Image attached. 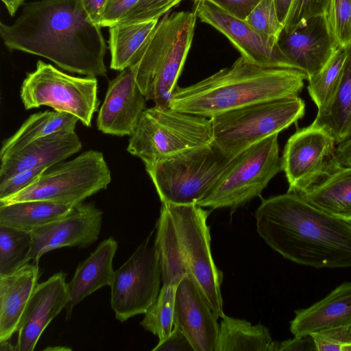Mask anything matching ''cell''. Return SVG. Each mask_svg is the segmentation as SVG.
Returning a JSON list of instances; mask_svg holds the SVG:
<instances>
[{"instance_id": "23", "label": "cell", "mask_w": 351, "mask_h": 351, "mask_svg": "<svg viewBox=\"0 0 351 351\" xmlns=\"http://www.w3.org/2000/svg\"><path fill=\"white\" fill-rule=\"evenodd\" d=\"M118 247L113 237L102 241L84 261L77 265L67 283L69 302L65 306L69 319L75 305L102 287L111 285L114 270L112 261Z\"/></svg>"}, {"instance_id": "39", "label": "cell", "mask_w": 351, "mask_h": 351, "mask_svg": "<svg viewBox=\"0 0 351 351\" xmlns=\"http://www.w3.org/2000/svg\"><path fill=\"white\" fill-rule=\"evenodd\" d=\"M140 0H108L100 27H110L121 22Z\"/></svg>"}, {"instance_id": "38", "label": "cell", "mask_w": 351, "mask_h": 351, "mask_svg": "<svg viewBox=\"0 0 351 351\" xmlns=\"http://www.w3.org/2000/svg\"><path fill=\"white\" fill-rule=\"evenodd\" d=\"M49 168L42 166L27 169L0 182V199L7 198L29 186Z\"/></svg>"}, {"instance_id": "47", "label": "cell", "mask_w": 351, "mask_h": 351, "mask_svg": "<svg viewBox=\"0 0 351 351\" xmlns=\"http://www.w3.org/2000/svg\"><path fill=\"white\" fill-rule=\"evenodd\" d=\"M350 221H351V219H350Z\"/></svg>"}, {"instance_id": "35", "label": "cell", "mask_w": 351, "mask_h": 351, "mask_svg": "<svg viewBox=\"0 0 351 351\" xmlns=\"http://www.w3.org/2000/svg\"><path fill=\"white\" fill-rule=\"evenodd\" d=\"M316 351H351V324L311 334Z\"/></svg>"}, {"instance_id": "16", "label": "cell", "mask_w": 351, "mask_h": 351, "mask_svg": "<svg viewBox=\"0 0 351 351\" xmlns=\"http://www.w3.org/2000/svg\"><path fill=\"white\" fill-rule=\"evenodd\" d=\"M278 45L307 80L319 72L340 47L327 14L305 19L291 29L282 30Z\"/></svg>"}, {"instance_id": "26", "label": "cell", "mask_w": 351, "mask_h": 351, "mask_svg": "<svg viewBox=\"0 0 351 351\" xmlns=\"http://www.w3.org/2000/svg\"><path fill=\"white\" fill-rule=\"evenodd\" d=\"M78 121L71 114L56 110L32 114L12 136L4 140L0 149V158L36 139L74 132Z\"/></svg>"}, {"instance_id": "31", "label": "cell", "mask_w": 351, "mask_h": 351, "mask_svg": "<svg viewBox=\"0 0 351 351\" xmlns=\"http://www.w3.org/2000/svg\"><path fill=\"white\" fill-rule=\"evenodd\" d=\"M31 232L0 225V276L15 271L29 263Z\"/></svg>"}, {"instance_id": "28", "label": "cell", "mask_w": 351, "mask_h": 351, "mask_svg": "<svg viewBox=\"0 0 351 351\" xmlns=\"http://www.w3.org/2000/svg\"><path fill=\"white\" fill-rule=\"evenodd\" d=\"M158 20L119 23L109 27L110 69L121 71L131 66L155 29Z\"/></svg>"}, {"instance_id": "5", "label": "cell", "mask_w": 351, "mask_h": 351, "mask_svg": "<svg viewBox=\"0 0 351 351\" xmlns=\"http://www.w3.org/2000/svg\"><path fill=\"white\" fill-rule=\"evenodd\" d=\"M197 15L181 11L159 21L130 67L146 100L169 107L193 41Z\"/></svg>"}, {"instance_id": "24", "label": "cell", "mask_w": 351, "mask_h": 351, "mask_svg": "<svg viewBox=\"0 0 351 351\" xmlns=\"http://www.w3.org/2000/svg\"><path fill=\"white\" fill-rule=\"evenodd\" d=\"M346 58L341 80L330 102L312 123L328 131L336 144L351 138V44L346 47Z\"/></svg>"}, {"instance_id": "10", "label": "cell", "mask_w": 351, "mask_h": 351, "mask_svg": "<svg viewBox=\"0 0 351 351\" xmlns=\"http://www.w3.org/2000/svg\"><path fill=\"white\" fill-rule=\"evenodd\" d=\"M278 136H270L234 157L214 188L197 205L234 210L260 196L269 181L282 171Z\"/></svg>"}, {"instance_id": "14", "label": "cell", "mask_w": 351, "mask_h": 351, "mask_svg": "<svg viewBox=\"0 0 351 351\" xmlns=\"http://www.w3.org/2000/svg\"><path fill=\"white\" fill-rule=\"evenodd\" d=\"M197 17L226 36L241 56L259 66L298 69L284 54L278 41L263 36L245 20L227 13L209 0H194Z\"/></svg>"}, {"instance_id": "43", "label": "cell", "mask_w": 351, "mask_h": 351, "mask_svg": "<svg viewBox=\"0 0 351 351\" xmlns=\"http://www.w3.org/2000/svg\"><path fill=\"white\" fill-rule=\"evenodd\" d=\"M316 350L311 336L294 338L277 342V351Z\"/></svg>"}, {"instance_id": "17", "label": "cell", "mask_w": 351, "mask_h": 351, "mask_svg": "<svg viewBox=\"0 0 351 351\" xmlns=\"http://www.w3.org/2000/svg\"><path fill=\"white\" fill-rule=\"evenodd\" d=\"M146 101L132 68L121 71L108 84L98 112L97 129L106 134L130 136L147 108Z\"/></svg>"}, {"instance_id": "41", "label": "cell", "mask_w": 351, "mask_h": 351, "mask_svg": "<svg viewBox=\"0 0 351 351\" xmlns=\"http://www.w3.org/2000/svg\"><path fill=\"white\" fill-rule=\"evenodd\" d=\"M153 351H195L185 335L177 327L152 349Z\"/></svg>"}, {"instance_id": "32", "label": "cell", "mask_w": 351, "mask_h": 351, "mask_svg": "<svg viewBox=\"0 0 351 351\" xmlns=\"http://www.w3.org/2000/svg\"><path fill=\"white\" fill-rule=\"evenodd\" d=\"M177 288V286L162 285L156 300L146 311L140 323L146 330L157 336L159 341L167 337L173 328Z\"/></svg>"}, {"instance_id": "18", "label": "cell", "mask_w": 351, "mask_h": 351, "mask_svg": "<svg viewBox=\"0 0 351 351\" xmlns=\"http://www.w3.org/2000/svg\"><path fill=\"white\" fill-rule=\"evenodd\" d=\"M66 276L58 272L37 284L17 330L16 350H34L47 326L65 308L69 302Z\"/></svg>"}, {"instance_id": "44", "label": "cell", "mask_w": 351, "mask_h": 351, "mask_svg": "<svg viewBox=\"0 0 351 351\" xmlns=\"http://www.w3.org/2000/svg\"><path fill=\"white\" fill-rule=\"evenodd\" d=\"M335 158L339 167H351V138L339 144L336 148Z\"/></svg>"}, {"instance_id": "29", "label": "cell", "mask_w": 351, "mask_h": 351, "mask_svg": "<svg viewBox=\"0 0 351 351\" xmlns=\"http://www.w3.org/2000/svg\"><path fill=\"white\" fill-rule=\"evenodd\" d=\"M73 206L42 200L0 204V225L32 232L64 215Z\"/></svg>"}, {"instance_id": "13", "label": "cell", "mask_w": 351, "mask_h": 351, "mask_svg": "<svg viewBox=\"0 0 351 351\" xmlns=\"http://www.w3.org/2000/svg\"><path fill=\"white\" fill-rule=\"evenodd\" d=\"M335 145L328 131L313 123L297 130L288 139L281 158L287 192L303 193L339 168Z\"/></svg>"}, {"instance_id": "12", "label": "cell", "mask_w": 351, "mask_h": 351, "mask_svg": "<svg viewBox=\"0 0 351 351\" xmlns=\"http://www.w3.org/2000/svg\"><path fill=\"white\" fill-rule=\"evenodd\" d=\"M152 234L114 271L110 304L121 322L145 314L160 293L161 267L156 247L149 245Z\"/></svg>"}, {"instance_id": "42", "label": "cell", "mask_w": 351, "mask_h": 351, "mask_svg": "<svg viewBox=\"0 0 351 351\" xmlns=\"http://www.w3.org/2000/svg\"><path fill=\"white\" fill-rule=\"evenodd\" d=\"M88 19L100 26L108 0H77Z\"/></svg>"}, {"instance_id": "34", "label": "cell", "mask_w": 351, "mask_h": 351, "mask_svg": "<svg viewBox=\"0 0 351 351\" xmlns=\"http://www.w3.org/2000/svg\"><path fill=\"white\" fill-rule=\"evenodd\" d=\"M328 18L339 47L351 44V0H331Z\"/></svg>"}, {"instance_id": "27", "label": "cell", "mask_w": 351, "mask_h": 351, "mask_svg": "<svg viewBox=\"0 0 351 351\" xmlns=\"http://www.w3.org/2000/svg\"><path fill=\"white\" fill-rule=\"evenodd\" d=\"M277 351L267 327L252 326L244 319L229 316L222 318L215 351Z\"/></svg>"}, {"instance_id": "21", "label": "cell", "mask_w": 351, "mask_h": 351, "mask_svg": "<svg viewBox=\"0 0 351 351\" xmlns=\"http://www.w3.org/2000/svg\"><path fill=\"white\" fill-rule=\"evenodd\" d=\"M351 324V281L337 286L323 299L295 311L290 322L294 337H304L313 333Z\"/></svg>"}, {"instance_id": "6", "label": "cell", "mask_w": 351, "mask_h": 351, "mask_svg": "<svg viewBox=\"0 0 351 351\" xmlns=\"http://www.w3.org/2000/svg\"><path fill=\"white\" fill-rule=\"evenodd\" d=\"M212 143L209 118L155 105L143 112L127 151L139 158L146 169L184 150Z\"/></svg>"}, {"instance_id": "2", "label": "cell", "mask_w": 351, "mask_h": 351, "mask_svg": "<svg viewBox=\"0 0 351 351\" xmlns=\"http://www.w3.org/2000/svg\"><path fill=\"white\" fill-rule=\"evenodd\" d=\"M260 237L295 263L316 269L351 267V221L287 192L263 199L255 212Z\"/></svg>"}, {"instance_id": "45", "label": "cell", "mask_w": 351, "mask_h": 351, "mask_svg": "<svg viewBox=\"0 0 351 351\" xmlns=\"http://www.w3.org/2000/svg\"><path fill=\"white\" fill-rule=\"evenodd\" d=\"M293 0H274L277 17L283 25L286 21Z\"/></svg>"}, {"instance_id": "22", "label": "cell", "mask_w": 351, "mask_h": 351, "mask_svg": "<svg viewBox=\"0 0 351 351\" xmlns=\"http://www.w3.org/2000/svg\"><path fill=\"white\" fill-rule=\"evenodd\" d=\"M39 276L36 262L0 276V342L8 341L17 332Z\"/></svg>"}, {"instance_id": "19", "label": "cell", "mask_w": 351, "mask_h": 351, "mask_svg": "<svg viewBox=\"0 0 351 351\" xmlns=\"http://www.w3.org/2000/svg\"><path fill=\"white\" fill-rule=\"evenodd\" d=\"M217 319L197 286L185 276L176 292L173 326L185 335L195 351H215Z\"/></svg>"}, {"instance_id": "1", "label": "cell", "mask_w": 351, "mask_h": 351, "mask_svg": "<svg viewBox=\"0 0 351 351\" xmlns=\"http://www.w3.org/2000/svg\"><path fill=\"white\" fill-rule=\"evenodd\" d=\"M5 47L48 59L60 68L86 76H106V45L77 0L26 3L11 25L0 23Z\"/></svg>"}, {"instance_id": "40", "label": "cell", "mask_w": 351, "mask_h": 351, "mask_svg": "<svg viewBox=\"0 0 351 351\" xmlns=\"http://www.w3.org/2000/svg\"><path fill=\"white\" fill-rule=\"evenodd\" d=\"M229 14L245 20L262 0H209Z\"/></svg>"}, {"instance_id": "30", "label": "cell", "mask_w": 351, "mask_h": 351, "mask_svg": "<svg viewBox=\"0 0 351 351\" xmlns=\"http://www.w3.org/2000/svg\"><path fill=\"white\" fill-rule=\"evenodd\" d=\"M346 47H339L327 64L308 79V91L312 100L321 111L336 93L343 75L346 58Z\"/></svg>"}, {"instance_id": "4", "label": "cell", "mask_w": 351, "mask_h": 351, "mask_svg": "<svg viewBox=\"0 0 351 351\" xmlns=\"http://www.w3.org/2000/svg\"><path fill=\"white\" fill-rule=\"evenodd\" d=\"M305 80L300 70L264 67L241 56L231 66L194 84L176 86L169 107L210 119L252 104L297 96Z\"/></svg>"}, {"instance_id": "15", "label": "cell", "mask_w": 351, "mask_h": 351, "mask_svg": "<svg viewBox=\"0 0 351 351\" xmlns=\"http://www.w3.org/2000/svg\"><path fill=\"white\" fill-rule=\"evenodd\" d=\"M102 214L93 204L82 202L64 215L34 229L29 261L38 263L43 254L64 247H88L99 238Z\"/></svg>"}, {"instance_id": "8", "label": "cell", "mask_w": 351, "mask_h": 351, "mask_svg": "<svg viewBox=\"0 0 351 351\" xmlns=\"http://www.w3.org/2000/svg\"><path fill=\"white\" fill-rule=\"evenodd\" d=\"M233 159L212 143L165 158L146 171L162 203L197 204L211 191Z\"/></svg>"}, {"instance_id": "46", "label": "cell", "mask_w": 351, "mask_h": 351, "mask_svg": "<svg viewBox=\"0 0 351 351\" xmlns=\"http://www.w3.org/2000/svg\"><path fill=\"white\" fill-rule=\"evenodd\" d=\"M6 8L9 14L14 16L25 0H1Z\"/></svg>"}, {"instance_id": "9", "label": "cell", "mask_w": 351, "mask_h": 351, "mask_svg": "<svg viewBox=\"0 0 351 351\" xmlns=\"http://www.w3.org/2000/svg\"><path fill=\"white\" fill-rule=\"evenodd\" d=\"M110 182L111 172L102 152L88 150L51 166L29 186L0 199V204L42 200L75 206L106 189Z\"/></svg>"}, {"instance_id": "25", "label": "cell", "mask_w": 351, "mask_h": 351, "mask_svg": "<svg viewBox=\"0 0 351 351\" xmlns=\"http://www.w3.org/2000/svg\"><path fill=\"white\" fill-rule=\"evenodd\" d=\"M306 202L333 216L351 219V167H340L307 191Z\"/></svg>"}, {"instance_id": "33", "label": "cell", "mask_w": 351, "mask_h": 351, "mask_svg": "<svg viewBox=\"0 0 351 351\" xmlns=\"http://www.w3.org/2000/svg\"><path fill=\"white\" fill-rule=\"evenodd\" d=\"M245 21L263 36L277 41L283 29L277 17L274 0H262Z\"/></svg>"}, {"instance_id": "36", "label": "cell", "mask_w": 351, "mask_h": 351, "mask_svg": "<svg viewBox=\"0 0 351 351\" xmlns=\"http://www.w3.org/2000/svg\"><path fill=\"white\" fill-rule=\"evenodd\" d=\"M330 4L331 0H293L282 30L291 29L305 19L328 16Z\"/></svg>"}, {"instance_id": "20", "label": "cell", "mask_w": 351, "mask_h": 351, "mask_svg": "<svg viewBox=\"0 0 351 351\" xmlns=\"http://www.w3.org/2000/svg\"><path fill=\"white\" fill-rule=\"evenodd\" d=\"M82 147L75 131L36 139L0 158V182L27 169L50 167L76 154Z\"/></svg>"}, {"instance_id": "7", "label": "cell", "mask_w": 351, "mask_h": 351, "mask_svg": "<svg viewBox=\"0 0 351 351\" xmlns=\"http://www.w3.org/2000/svg\"><path fill=\"white\" fill-rule=\"evenodd\" d=\"M305 104L297 96L245 106L210 118L213 143L233 158L253 145L302 119Z\"/></svg>"}, {"instance_id": "3", "label": "cell", "mask_w": 351, "mask_h": 351, "mask_svg": "<svg viewBox=\"0 0 351 351\" xmlns=\"http://www.w3.org/2000/svg\"><path fill=\"white\" fill-rule=\"evenodd\" d=\"M209 211L195 204L162 203L154 241L162 285L178 286L189 276L217 318L225 316L223 274L211 253Z\"/></svg>"}, {"instance_id": "37", "label": "cell", "mask_w": 351, "mask_h": 351, "mask_svg": "<svg viewBox=\"0 0 351 351\" xmlns=\"http://www.w3.org/2000/svg\"><path fill=\"white\" fill-rule=\"evenodd\" d=\"M182 0H140L119 23L159 19Z\"/></svg>"}, {"instance_id": "11", "label": "cell", "mask_w": 351, "mask_h": 351, "mask_svg": "<svg viewBox=\"0 0 351 351\" xmlns=\"http://www.w3.org/2000/svg\"><path fill=\"white\" fill-rule=\"evenodd\" d=\"M98 82L95 77H75L38 60L36 69L23 80L20 97L26 110L42 106L71 114L90 127L98 110Z\"/></svg>"}]
</instances>
